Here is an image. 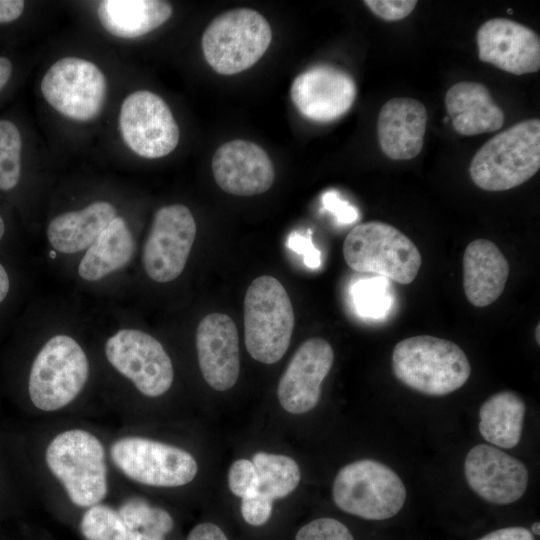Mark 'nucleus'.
Instances as JSON below:
<instances>
[{"instance_id":"obj_1","label":"nucleus","mask_w":540,"mask_h":540,"mask_svg":"<svg viewBox=\"0 0 540 540\" xmlns=\"http://www.w3.org/2000/svg\"><path fill=\"white\" fill-rule=\"evenodd\" d=\"M392 370L410 389L429 396H443L466 383L471 366L464 351L454 342L419 335L395 345Z\"/></svg>"},{"instance_id":"obj_2","label":"nucleus","mask_w":540,"mask_h":540,"mask_svg":"<svg viewBox=\"0 0 540 540\" xmlns=\"http://www.w3.org/2000/svg\"><path fill=\"white\" fill-rule=\"evenodd\" d=\"M540 168V120L527 119L496 134L475 153L469 167L473 183L504 191L532 178Z\"/></svg>"},{"instance_id":"obj_3","label":"nucleus","mask_w":540,"mask_h":540,"mask_svg":"<svg viewBox=\"0 0 540 540\" xmlns=\"http://www.w3.org/2000/svg\"><path fill=\"white\" fill-rule=\"evenodd\" d=\"M45 461L74 505L91 507L106 497L105 450L94 434L82 429L59 433L48 444Z\"/></svg>"},{"instance_id":"obj_4","label":"nucleus","mask_w":540,"mask_h":540,"mask_svg":"<svg viewBox=\"0 0 540 540\" xmlns=\"http://www.w3.org/2000/svg\"><path fill=\"white\" fill-rule=\"evenodd\" d=\"M294 311L284 286L274 277H257L244 300V337L248 353L274 364L286 353L294 329Z\"/></svg>"},{"instance_id":"obj_5","label":"nucleus","mask_w":540,"mask_h":540,"mask_svg":"<svg viewBox=\"0 0 540 540\" xmlns=\"http://www.w3.org/2000/svg\"><path fill=\"white\" fill-rule=\"evenodd\" d=\"M343 256L357 272L373 273L402 285L414 281L422 264L414 242L396 227L380 221L355 226L344 240Z\"/></svg>"},{"instance_id":"obj_6","label":"nucleus","mask_w":540,"mask_h":540,"mask_svg":"<svg viewBox=\"0 0 540 540\" xmlns=\"http://www.w3.org/2000/svg\"><path fill=\"white\" fill-rule=\"evenodd\" d=\"M272 40L268 21L257 11L239 8L216 17L202 36L206 62L221 75H234L252 67Z\"/></svg>"},{"instance_id":"obj_7","label":"nucleus","mask_w":540,"mask_h":540,"mask_svg":"<svg viewBox=\"0 0 540 540\" xmlns=\"http://www.w3.org/2000/svg\"><path fill=\"white\" fill-rule=\"evenodd\" d=\"M89 376V361L71 336L51 337L37 353L29 373L28 393L39 410L51 412L70 404Z\"/></svg>"},{"instance_id":"obj_8","label":"nucleus","mask_w":540,"mask_h":540,"mask_svg":"<svg viewBox=\"0 0 540 540\" xmlns=\"http://www.w3.org/2000/svg\"><path fill=\"white\" fill-rule=\"evenodd\" d=\"M332 497L342 511L368 520L395 516L406 500V488L387 465L361 459L345 465L336 475Z\"/></svg>"},{"instance_id":"obj_9","label":"nucleus","mask_w":540,"mask_h":540,"mask_svg":"<svg viewBox=\"0 0 540 540\" xmlns=\"http://www.w3.org/2000/svg\"><path fill=\"white\" fill-rule=\"evenodd\" d=\"M114 465L129 479L155 487H178L190 483L198 471L187 451L138 436L116 440L110 448Z\"/></svg>"},{"instance_id":"obj_10","label":"nucleus","mask_w":540,"mask_h":540,"mask_svg":"<svg viewBox=\"0 0 540 540\" xmlns=\"http://www.w3.org/2000/svg\"><path fill=\"white\" fill-rule=\"evenodd\" d=\"M41 92L61 115L85 122L101 113L106 101L107 82L93 62L65 57L47 70L41 81Z\"/></svg>"},{"instance_id":"obj_11","label":"nucleus","mask_w":540,"mask_h":540,"mask_svg":"<svg viewBox=\"0 0 540 540\" xmlns=\"http://www.w3.org/2000/svg\"><path fill=\"white\" fill-rule=\"evenodd\" d=\"M108 362L145 396L166 393L174 378L172 361L162 344L150 334L123 328L105 343Z\"/></svg>"},{"instance_id":"obj_12","label":"nucleus","mask_w":540,"mask_h":540,"mask_svg":"<svg viewBox=\"0 0 540 540\" xmlns=\"http://www.w3.org/2000/svg\"><path fill=\"white\" fill-rule=\"evenodd\" d=\"M119 128L125 144L137 155L148 159L170 154L180 137L169 106L148 90L133 92L124 99Z\"/></svg>"},{"instance_id":"obj_13","label":"nucleus","mask_w":540,"mask_h":540,"mask_svg":"<svg viewBox=\"0 0 540 540\" xmlns=\"http://www.w3.org/2000/svg\"><path fill=\"white\" fill-rule=\"evenodd\" d=\"M196 222L182 204L159 208L145 241L142 264L147 276L167 283L180 276L196 237Z\"/></svg>"},{"instance_id":"obj_14","label":"nucleus","mask_w":540,"mask_h":540,"mask_svg":"<svg viewBox=\"0 0 540 540\" xmlns=\"http://www.w3.org/2000/svg\"><path fill=\"white\" fill-rule=\"evenodd\" d=\"M293 104L305 118L316 122L334 121L352 107L357 88L346 71L320 64L300 73L290 89Z\"/></svg>"},{"instance_id":"obj_15","label":"nucleus","mask_w":540,"mask_h":540,"mask_svg":"<svg viewBox=\"0 0 540 540\" xmlns=\"http://www.w3.org/2000/svg\"><path fill=\"white\" fill-rule=\"evenodd\" d=\"M464 474L470 488L492 504L506 505L517 501L528 485L525 464L488 444H479L469 450Z\"/></svg>"},{"instance_id":"obj_16","label":"nucleus","mask_w":540,"mask_h":540,"mask_svg":"<svg viewBox=\"0 0 540 540\" xmlns=\"http://www.w3.org/2000/svg\"><path fill=\"white\" fill-rule=\"evenodd\" d=\"M334 362V351L328 341L313 337L303 342L281 376L277 396L284 410L302 414L319 402L321 385Z\"/></svg>"},{"instance_id":"obj_17","label":"nucleus","mask_w":540,"mask_h":540,"mask_svg":"<svg viewBox=\"0 0 540 540\" xmlns=\"http://www.w3.org/2000/svg\"><path fill=\"white\" fill-rule=\"evenodd\" d=\"M482 62L514 74L535 73L540 69V39L531 28L506 18L484 22L476 34Z\"/></svg>"},{"instance_id":"obj_18","label":"nucleus","mask_w":540,"mask_h":540,"mask_svg":"<svg viewBox=\"0 0 540 540\" xmlns=\"http://www.w3.org/2000/svg\"><path fill=\"white\" fill-rule=\"evenodd\" d=\"M212 171L218 186L237 196L262 194L275 179L272 161L264 149L241 139L226 142L216 150Z\"/></svg>"},{"instance_id":"obj_19","label":"nucleus","mask_w":540,"mask_h":540,"mask_svg":"<svg viewBox=\"0 0 540 540\" xmlns=\"http://www.w3.org/2000/svg\"><path fill=\"white\" fill-rule=\"evenodd\" d=\"M196 349L206 383L217 391L232 388L240 371L239 338L234 321L222 313L203 317L196 331Z\"/></svg>"},{"instance_id":"obj_20","label":"nucleus","mask_w":540,"mask_h":540,"mask_svg":"<svg viewBox=\"0 0 540 540\" xmlns=\"http://www.w3.org/2000/svg\"><path fill=\"white\" fill-rule=\"evenodd\" d=\"M427 111L419 100L397 97L388 100L377 119V137L382 152L392 160H410L422 150Z\"/></svg>"},{"instance_id":"obj_21","label":"nucleus","mask_w":540,"mask_h":540,"mask_svg":"<svg viewBox=\"0 0 540 540\" xmlns=\"http://www.w3.org/2000/svg\"><path fill=\"white\" fill-rule=\"evenodd\" d=\"M510 266L499 247L487 239L470 242L463 254V288L476 307L495 302L504 291Z\"/></svg>"},{"instance_id":"obj_22","label":"nucleus","mask_w":540,"mask_h":540,"mask_svg":"<svg viewBox=\"0 0 540 540\" xmlns=\"http://www.w3.org/2000/svg\"><path fill=\"white\" fill-rule=\"evenodd\" d=\"M445 105L453 129L463 136L495 132L504 124V112L482 83H455L445 95Z\"/></svg>"},{"instance_id":"obj_23","label":"nucleus","mask_w":540,"mask_h":540,"mask_svg":"<svg viewBox=\"0 0 540 540\" xmlns=\"http://www.w3.org/2000/svg\"><path fill=\"white\" fill-rule=\"evenodd\" d=\"M116 216V208L107 201L59 214L48 224V242L60 253H78L88 249Z\"/></svg>"},{"instance_id":"obj_24","label":"nucleus","mask_w":540,"mask_h":540,"mask_svg":"<svg viewBox=\"0 0 540 540\" xmlns=\"http://www.w3.org/2000/svg\"><path fill=\"white\" fill-rule=\"evenodd\" d=\"M173 13L170 3L161 0H104L97 15L104 29L125 39L141 37L163 25Z\"/></svg>"},{"instance_id":"obj_25","label":"nucleus","mask_w":540,"mask_h":540,"mask_svg":"<svg viewBox=\"0 0 540 540\" xmlns=\"http://www.w3.org/2000/svg\"><path fill=\"white\" fill-rule=\"evenodd\" d=\"M135 242L126 221L116 216L86 249L78 274L85 281L95 282L120 270L133 257Z\"/></svg>"},{"instance_id":"obj_26","label":"nucleus","mask_w":540,"mask_h":540,"mask_svg":"<svg viewBox=\"0 0 540 540\" xmlns=\"http://www.w3.org/2000/svg\"><path fill=\"white\" fill-rule=\"evenodd\" d=\"M525 412L526 405L516 393L498 392L480 407V434L494 446L513 448L520 441Z\"/></svg>"},{"instance_id":"obj_27","label":"nucleus","mask_w":540,"mask_h":540,"mask_svg":"<svg viewBox=\"0 0 540 540\" xmlns=\"http://www.w3.org/2000/svg\"><path fill=\"white\" fill-rule=\"evenodd\" d=\"M251 462L258 477V491L272 500L288 496L300 482V468L289 456L257 452Z\"/></svg>"},{"instance_id":"obj_28","label":"nucleus","mask_w":540,"mask_h":540,"mask_svg":"<svg viewBox=\"0 0 540 540\" xmlns=\"http://www.w3.org/2000/svg\"><path fill=\"white\" fill-rule=\"evenodd\" d=\"M128 534L165 538L174 525L173 518L164 509L152 506L142 498H130L118 510Z\"/></svg>"},{"instance_id":"obj_29","label":"nucleus","mask_w":540,"mask_h":540,"mask_svg":"<svg viewBox=\"0 0 540 540\" xmlns=\"http://www.w3.org/2000/svg\"><path fill=\"white\" fill-rule=\"evenodd\" d=\"M80 529L86 540H128L127 528L118 510L100 503L83 514Z\"/></svg>"},{"instance_id":"obj_30","label":"nucleus","mask_w":540,"mask_h":540,"mask_svg":"<svg viewBox=\"0 0 540 540\" xmlns=\"http://www.w3.org/2000/svg\"><path fill=\"white\" fill-rule=\"evenodd\" d=\"M22 140L17 126L0 120V190H11L21 175Z\"/></svg>"},{"instance_id":"obj_31","label":"nucleus","mask_w":540,"mask_h":540,"mask_svg":"<svg viewBox=\"0 0 540 540\" xmlns=\"http://www.w3.org/2000/svg\"><path fill=\"white\" fill-rule=\"evenodd\" d=\"M386 278L374 277L357 281L351 288L354 305L359 314L378 318L389 310L391 296Z\"/></svg>"},{"instance_id":"obj_32","label":"nucleus","mask_w":540,"mask_h":540,"mask_svg":"<svg viewBox=\"0 0 540 540\" xmlns=\"http://www.w3.org/2000/svg\"><path fill=\"white\" fill-rule=\"evenodd\" d=\"M295 540H354L349 529L333 518H318L302 526Z\"/></svg>"},{"instance_id":"obj_33","label":"nucleus","mask_w":540,"mask_h":540,"mask_svg":"<svg viewBox=\"0 0 540 540\" xmlns=\"http://www.w3.org/2000/svg\"><path fill=\"white\" fill-rule=\"evenodd\" d=\"M230 491L237 497H246L258 491V477L253 463L247 459L234 461L228 472Z\"/></svg>"},{"instance_id":"obj_34","label":"nucleus","mask_w":540,"mask_h":540,"mask_svg":"<svg viewBox=\"0 0 540 540\" xmlns=\"http://www.w3.org/2000/svg\"><path fill=\"white\" fill-rule=\"evenodd\" d=\"M272 502V499L259 491L243 497L241 502V514L243 519L253 526L263 525L271 516Z\"/></svg>"},{"instance_id":"obj_35","label":"nucleus","mask_w":540,"mask_h":540,"mask_svg":"<svg viewBox=\"0 0 540 540\" xmlns=\"http://www.w3.org/2000/svg\"><path fill=\"white\" fill-rule=\"evenodd\" d=\"M365 5L379 18L398 21L406 18L416 7L415 0H366Z\"/></svg>"},{"instance_id":"obj_36","label":"nucleus","mask_w":540,"mask_h":540,"mask_svg":"<svg viewBox=\"0 0 540 540\" xmlns=\"http://www.w3.org/2000/svg\"><path fill=\"white\" fill-rule=\"evenodd\" d=\"M322 204L326 210L335 216L340 224L353 223L359 217L358 210L342 199L335 190L326 191L322 195Z\"/></svg>"},{"instance_id":"obj_37","label":"nucleus","mask_w":540,"mask_h":540,"mask_svg":"<svg viewBox=\"0 0 540 540\" xmlns=\"http://www.w3.org/2000/svg\"><path fill=\"white\" fill-rule=\"evenodd\" d=\"M287 246L298 254H302L304 257V264L311 268L316 269L321 264V254L317 250L313 243L310 232L307 236L301 235L296 231H293L288 236Z\"/></svg>"},{"instance_id":"obj_38","label":"nucleus","mask_w":540,"mask_h":540,"mask_svg":"<svg viewBox=\"0 0 540 540\" xmlns=\"http://www.w3.org/2000/svg\"><path fill=\"white\" fill-rule=\"evenodd\" d=\"M478 540H535L524 527H507L492 531Z\"/></svg>"},{"instance_id":"obj_39","label":"nucleus","mask_w":540,"mask_h":540,"mask_svg":"<svg viewBox=\"0 0 540 540\" xmlns=\"http://www.w3.org/2000/svg\"><path fill=\"white\" fill-rule=\"evenodd\" d=\"M186 540H228V538L219 526L207 522L196 525Z\"/></svg>"},{"instance_id":"obj_40","label":"nucleus","mask_w":540,"mask_h":540,"mask_svg":"<svg viewBox=\"0 0 540 540\" xmlns=\"http://www.w3.org/2000/svg\"><path fill=\"white\" fill-rule=\"evenodd\" d=\"M22 0H0V24L9 23L19 18L24 10Z\"/></svg>"},{"instance_id":"obj_41","label":"nucleus","mask_w":540,"mask_h":540,"mask_svg":"<svg viewBox=\"0 0 540 540\" xmlns=\"http://www.w3.org/2000/svg\"><path fill=\"white\" fill-rule=\"evenodd\" d=\"M12 73V64L9 59L0 57V90L6 85Z\"/></svg>"},{"instance_id":"obj_42","label":"nucleus","mask_w":540,"mask_h":540,"mask_svg":"<svg viewBox=\"0 0 540 540\" xmlns=\"http://www.w3.org/2000/svg\"><path fill=\"white\" fill-rule=\"evenodd\" d=\"M10 289V280L5 268L0 263V303L4 301Z\"/></svg>"},{"instance_id":"obj_43","label":"nucleus","mask_w":540,"mask_h":540,"mask_svg":"<svg viewBox=\"0 0 540 540\" xmlns=\"http://www.w3.org/2000/svg\"><path fill=\"white\" fill-rule=\"evenodd\" d=\"M4 233H5V224H4L3 218L0 215V240L3 238Z\"/></svg>"},{"instance_id":"obj_44","label":"nucleus","mask_w":540,"mask_h":540,"mask_svg":"<svg viewBox=\"0 0 540 540\" xmlns=\"http://www.w3.org/2000/svg\"><path fill=\"white\" fill-rule=\"evenodd\" d=\"M532 532L535 534V535H539L540 531H539V522H535L533 525H532Z\"/></svg>"},{"instance_id":"obj_45","label":"nucleus","mask_w":540,"mask_h":540,"mask_svg":"<svg viewBox=\"0 0 540 540\" xmlns=\"http://www.w3.org/2000/svg\"><path fill=\"white\" fill-rule=\"evenodd\" d=\"M539 328H540V326H539V324H538V325H537V332H536V333H537V335H535V336H536V339H537V343H538V344L540 343V341H539V340H540V338H539Z\"/></svg>"}]
</instances>
